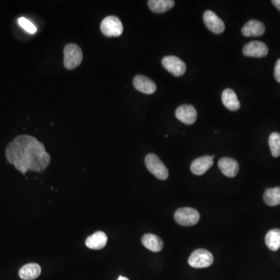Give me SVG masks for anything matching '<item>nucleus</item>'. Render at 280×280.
<instances>
[{
  "mask_svg": "<svg viewBox=\"0 0 280 280\" xmlns=\"http://www.w3.org/2000/svg\"><path fill=\"white\" fill-rule=\"evenodd\" d=\"M6 156L9 163L23 174L28 170L44 171L51 161L50 155L43 144L28 135H18L10 143L6 149Z\"/></svg>",
  "mask_w": 280,
  "mask_h": 280,
  "instance_id": "1",
  "label": "nucleus"
},
{
  "mask_svg": "<svg viewBox=\"0 0 280 280\" xmlns=\"http://www.w3.org/2000/svg\"><path fill=\"white\" fill-rule=\"evenodd\" d=\"M64 65L67 69H74L83 61V52L77 44L71 43L64 49Z\"/></svg>",
  "mask_w": 280,
  "mask_h": 280,
  "instance_id": "2",
  "label": "nucleus"
},
{
  "mask_svg": "<svg viewBox=\"0 0 280 280\" xmlns=\"http://www.w3.org/2000/svg\"><path fill=\"white\" fill-rule=\"evenodd\" d=\"M146 166L148 171L156 178L166 180L169 176V171L158 156L154 153H150L145 158Z\"/></svg>",
  "mask_w": 280,
  "mask_h": 280,
  "instance_id": "3",
  "label": "nucleus"
},
{
  "mask_svg": "<svg viewBox=\"0 0 280 280\" xmlns=\"http://www.w3.org/2000/svg\"><path fill=\"white\" fill-rule=\"evenodd\" d=\"M174 220L183 226H192L198 223L200 215L197 210L189 207L180 208L174 214Z\"/></svg>",
  "mask_w": 280,
  "mask_h": 280,
  "instance_id": "4",
  "label": "nucleus"
},
{
  "mask_svg": "<svg viewBox=\"0 0 280 280\" xmlns=\"http://www.w3.org/2000/svg\"><path fill=\"white\" fill-rule=\"evenodd\" d=\"M101 31L104 36L119 37L123 33V25L117 16H108L101 22Z\"/></svg>",
  "mask_w": 280,
  "mask_h": 280,
  "instance_id": "5",
  "label": "nucleus"
},
{
  "mask_svg": "<svg viewBox=\"0 0 280 280\" xmlns=\"http://www.w3.org/2000/svg\"><path fill=\"white\" fill-rule=\"evenodd\" d=\"M214 261L212 253L200 248L192 253L189 259V264L196 269H203L212 266Z\"/></svg>",
  "mask_w": 280,
  "mask_h": 280,
  "instance_id": "6",
  "label": "nucleus"
},
{
  "mask_svg": "<svg viewBox=\"0 0 280 280\" xmlns=\"http://www.w3.org/2000/svg\"><path fill=\"white\" fill-rule=\"evenodd\" d=\"M162 65L165 69L168 70L174 77H181L186 71L185 63L177 56H166L162 59Z\"/></svg>",
  "mask_w": 280,
  "mask_h": 280,
  "instance_id": "7",
  "label": "nucleus"
},
{
  "mask_svg": "<svg viewBox=\"0 0 280 280\" xmlns=\"http://www.w3.org/2000/svg\"><path fill=\"white\" fill-rule=\"evenodd\" d=\"M269 49L265 43L254 41L248 43L243 49V54L248 57L263 58L267 56Z\"/></svg>",
  "mask_w": 280,
  "mask_h": 280,
  "instance_id": "8",
  "label": "nucleus"
},
{
  "mask_svg": "<svg viewBox=\"0 0 280 280\" xmlns=\"http://www.w3.org/2000/svg\"><path fill=\"white\" fill-rule=\"evenodd\" d=\"M203 20L210 31L216 34H220L225 31L224 22L211 10H207L204 13Z\"/></svg>",
  "mask_w": 280,
  "mask_h": 280,
  "instance_id": "9",
  "label": "nucleus"
},
{
  "mask_svg": "<svg viewBox=\"0 0 280 280\" xmlns=\"http://www.w3.org/2000/svg\"><path fill=\"white\" fill-rule=\"evenodd\" d=\"M177 119L186 125L194 124L197 119V111L191 104H183L177 108Z\"/></svg>",
  "mask_w": 280,
  "mask_h": 280,
  "instance_id": "10",
  "label": "nucleus"
},
{
  "mask_svg": "<svg viewBox=\"0 0 280 280\" xmlns=\"http://www.w3.org/2000/svg\"><path fill=\"white\" fill-rule=\"evenodd\" d=\"M133 86L135 90L146 95H153L156 90V83L145 76H135L133 79Z\"/></svg>",
  "mask_w": 280,
  "mask_h": 280,
  "instance_id": "11",
  "label": "nucleus"
},
{
  "mask_svg": "<svg viewBox=\"0 0 280 280\" xmlns=\"http://www.w3.org/2000/svg\"><path fill=\"white\" fill-rule=\"evenodd\" d=\"M218 167L225 176L235 178L239 172V165L236 160L230 157H223L218 162Z\"/></svg>",
  "mask_w": 280,
  "mask_h": 280,
  "instance_id": "12",
  "label": "nucleus"
},
{
  "mask_svg": "<svg viewBox=\"0 0 280 280\" xmlns=\"http://www.w3.org/2000/svg\"><path fill=\"white\" fill-rule=\"evenodd\" d=\"M214 165L212 156H203L193 160L191 165V171L196 175H202Z\"/></svg>",
  "mask_w": 280,
  "mask_h": 280,
  "instance_id": "13",
  "label": "nucleus"
},
{
  "mask_svg": "<svg viewBox=\"0 0 280 280\" xmlns=\"http://www.w3.org/2000/svg\"><path fill=\"white\" fill-rule=\"evenodd\" d=\"M266 27L259 20H252L248 21L241 30L243 35L245 37H260L264 34Z\"/></svg>",
  "mask_w": 280,
  "mask_h": 280,
  "instance_id": "14",
  "label": "nucleus"
},
{
  "mask_svg": "<svg viewBox=\"0 0 280 280\" xmlns=\"http://www.w3.org/2000/svg\"><path fill=\"white\" fill-rule=\"evenodd\" d=\"M108 237L102 231L95 232L86 238V246L90 249L100 250L106 246Z\"/></svg>",
  "mask_w": 280,
  "mask_h": 280,
  "instance_id": "15",
  "label": "nucleus"
},
{
  "mask_svg": "<svg viewBox=\"0 0 280 280\" xmlns=\"http://www.w3.org/2000/svg\"><path fill=\"white\" fill-rule=\"evenodd\" d=\"M223 105L230 111H238L241 108L236 93L231 89H226L222 94Z\"/></svg>",
  "mask_w": 280,
  "mask_h": 280,
  "instance_id": "16",
  "label": "nucleus"
},
{
  "mask_svg": "<svg viewBox=\"0 0 280 280\" xmlns=\"http://www.w3.org/2000/svg\"><path fill=\"white\" fill-rule=\"evenodd\" d=\"M41 273V266L37 263L25 265L19 271V275L23 280H34L39 277Z\"/></svg>",
  "mask_w": 280,
  "mask_h": 280,
  "instance_id": "17",
  "label": "nucleus"
},
{
  "mask_svg": "<svg viewBox=\"0 0 280 280\" xmlns=\"http://www.w3.org/2000/svg\"><path fill=\"white\" fill-rule=\"evenodd\" d=\"M142 244L146 248L153 252H159L163 249V241L158 236L152 234H147L143 237Z\"/></svg>",
  "mask_w": 280,
  "mask_h": 280,
  "instance_id": "18",
  "label": "nucleus"
},
{
  "mask_svg": "<svg viewBox=\"0 0 280 280\" xmlns=\"http://www.w3.org/2000/svg\"><path fill=\"white\" fill-rule=\"evenodd\" d=\"M175 2L173 0H150L148 6L151 11L156 13H165L174 7Z\"/></svg>",
  "mask_w": 280,
  "mask_h": 280,
  "instance_id": "19",
  "label": "nucleus"
},
{
  "mask_svg": "<svg viewBox=\"0 0 280 280\" xmlns=\"http://www.w3.org/2000/svg\"><path fill=\"white\" fill-rule=\"evenodd\" d=\"M266 244L271 251H276L280 248V230L272 229L266 236Z\"/></svg>",
  "mask_w": 280,
  "mask_h": 280,
  "instance_id": "20",
  "label": "nucleus"
},
{
  "mask_svg": "<svg viewBox=\"0 0 280 280\" xmlns=\"http://www.w3.org/2000/svg\"><path fill=\"white\" fill-rule=\"evenodd\" d=\"M263 199L266 205L269 206L280 205V187L266 189Z\"/></svg>",
  "mask_w": 280,
  "mask_h": 280,
  "instance_id": "21",
  "label": "nucleus"
},
{
  "mask_svg": "<svg viewBox=\"0 0 280 280\" xmlns=\"http://www.w3.org/2000/svg\"><path fill=\"white\" fill-rule=\"evenodd\" d=\"M269 145L274 157L280 156V133L273 132L269 138Z\"/></svg>",
  "mask_w": 280,
  "mask_h": 280,
  "instance_id": "22",
  "label": "nucleus"
},
{
  "mask_svg": "<svg viewBox=\"0 0 280 280\" xmlns=\"http://www.w3.org/2000/svg\"><path fill=\"white\" fill-rule=\"evenodd\" d=\"M18 25L29 34H34L37 32L36 27L34 26V24L31 23L25 17H20L18 19Z\"/></svg>",
  "mask_w": 280,
  "mask_h": 280,
  "instance_id": "23",
  "label": "nucleus"
},
{
  "mask_svg": "<svg viewBox=\"0 0 280 280\" xmlns=\"http://www.w3.org/2000/svg\"><path fill=\"white\" fill-rule=\"evenodd\" d=\"M274 76H275V80L280 83V59H278L276 63H275V68H274Z\"/></svg>",
  "mask_w": 280,
  "mask_h": 280,
  "instance_id": "24",
  "label": "nucleus"
},
{
  "mask_svg": "<svg viewBox=\"0 0 280 280\" xmlns=\"http://www.w3.org/2000/svg\"><path fill=\"white\" fill-rule=\"evenodd\" d=\"M272 4L280 11V0H272Z\"/></svg>",
  "mask_w": 280,
  "mask_h": 280,
  "instance_id": "25",
  "label": "nucleus"
},
{
  "mask_svg": "<svg viewBox=\"0 0 280 280\" xmlns=\"http://www.w3.org/2000/svg\"><path fill=\"white\" fill-rule=\"evenodd\" d=\"M117 280H129V278H126V277L122 276V275H120V276L119 277V278H118Z\"/></svg>",
  "mask_w": 280,
  "mask_h": 280,
  "instance_id": "26",
  "label": "nucleus"
}]
</instances>
